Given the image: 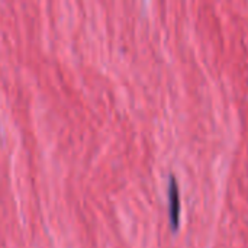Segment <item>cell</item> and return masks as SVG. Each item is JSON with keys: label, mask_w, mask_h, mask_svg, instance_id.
I'll return each mask as SVG.
<instances>
[{"label": "cell", "mask_w": 248, "mask_h": 248, "mask_svg": "<svg viewBox=\"0 0 248 248\" xmlns=\"http://www.w3.org/2000/svg\"><path fill=\"white\" fill-rule=\"evenodd\" d=\"M169 201H170V218L176 228L179 225V217H180V196H179V189H177L174 179H171V183H170Z\"/></svg>", "instance_id": "6da1fadb"}]
</instances>
